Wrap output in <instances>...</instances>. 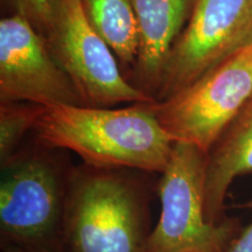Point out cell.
<instances>
[{
    "instance_id": "cell-1",
    "label": "cell",
    "mask_w": 252,
    "mask_h": 252,
    "mask_svg": "<svg viewBox=\"0 0 252 252\" xmlns=\"http://www.w3.org/2000/svg\"><path fill=\"white\" fill-rule=\"evenodd\" d=\"M156 175L125 167L72 166L62 230L65 252H145L153 230Z\"/></svg>"
},
{
    "instance_id": "cell-2",
    "label": "cell",
    "mask_w": 252,
    "mask_h": 252,
    "mask_svg": "<svg viewBox=\"0 0 252 252\" xmlns=\"http://www.w3.org/2000/svg\"><path fill=\"white\" fill-rule=\"evenodd\" d=\"M152 103L119 109L46 106L34 132L42 144L71 151L87 165L161 174L174 140L158 121Z\"/></svg>"
},
{
    "instance_id": "cell-3",
    "label": "cell",
    "mask_w": 252,
    "mask_h": 252,
    "mask_svg": "<svg viewBox=\"0 0 252 252\" xmlns=\"http://www.w3.org/2000/svg\"><path fill=\"white\" fill-rule=\"evenodd\" d=\"M1 166V245L59 250L72 166L36 139Z\"/></svg>"
},
{
    "instance_id": "cell-4",
    "label": "cell",
    "mask_w": 252,
    "mask_h": 252,
    "mask_svg": "<svg viewBox=\"0 0 252 252\" xmlns=\"http://www.w3.org/2000/svg\"><path fill=\"white\" fill-rule=\"evenodd\" d=\"M207 153L176 141L158 181L160 216L145 252H224L241 232L237 219L212 224L204 216Z\"/></svg>"
},
{
    "instance_id": "cell-5",
    "label": "cell",
    "mask_w": 252,
    "mask_h": 252,
    "mask_svg": "<svg viewBox=\"0 0 252 252\" xmlns=\"http://www.w3.org/2000/svg\"><path fill=\"white\" fill-rule=\"evenodd\" d=\"M43 39L86 106L156 102L127 81L111 48L87 18L81 0H49Z\"/></svg>"
},
{
    "instance_id": "cell-6",
    "label": "cell",
    "mask_w": 252,
    "mask_h": 252,
    "mask_svg": "<svg viewBox=\"0 0 252 252\" xmlns=\"http://www.w3.org/2000/svg\"><path fill=\"white\" fill-rule=\"evenodd\" d=\"M252 96V43L228 56L195 83L162 102H153L171 138L208 154Z\"/></svg>"
},
{
    "instance_id": "cell-7",
    "label": "cell",
    "mask_w": 252,
    "mask_h": 252,
    "mask_svg": "<svg viewBox=\"0 0 252 252\" xmlns=\"http://www.w3.org/2000/svg\"><path fill=\"white\" fill-rule=\"evenodd\" d=\"M252 31V0H196L187 26L171 50L156 102L195 83L247 46Z\"/></svg>"
},
{
    "instance_id": "cell-8",
    "label": "cell",
    "mask_w": 252,
    "mask_h": 252,
    "mask_svg": "<svg viewBox=\"0 0 252 252\" xmlns=\"http://www.w3.org/2000/svg\"><path fill=\"white\" fill-rule=\"evenodd\" d=\"M0 102L84 105L46 40L20 15L0 20Z\"/></svg>"
},
{
    "instance_id": "cell-9",
    "label": "cell",
    "mask_w": 252,
    "mask_h": 252,
    "mask_svg": "<svg viewBox=\"0 0 252 252\" xmlns=\"http://www.w3.org/2000/svg\"><path fill=\"white\" fill-rule=\"evenodd\" d=\"M139 49L128 82L156 100L171 50L187 26L196 0H131Z\"/></svg>"
},
{
    "instance_id": "cell-10",
    "label": "cell",
    "mask_w": 252,
    "mask_h": 252,
    "mask_svg": "<svg viewBox=\"0 0 252 252\" xmlns=\"http://www.w3.org/2000/svg\"><path fill=\"white\" fill-rule=\"evenodd\" d=\"M252 173V96L207 154L204 216L212 224L226 219L224 202L230 186Z\"/></svg>"
},
{
    "instance_id": "cell-11",
    "label": "cell",
    "mask_w": 252,
    "mask_h": 252,
    "mask_svg": "<svg viewBox=\"0 0 252 252\" xmlns=\"http://www.w3.org/2000/svg\"><path fill=\"white\" fill-rule=\"evenodd\" d=\"M81 2L90 24L111 48L128 81L139 49L137 19L131 0H81Z\"/></svg>"
},
{
    "instance_id": "cell-12",
    "label": "cell",
    "mask_w": 252,
    "mask_h": 252,
    "mask_svg": "<svg viewBox=\"0 0 252 252\" xmlns=\"http://www.w3.org/2000/svg\"><path fill=\"white\" fill-rule=\"evenodd\" d=\"M45 109L31 102H0V165L23 147L25 137L35 130Z\"/></svg>"
},
{
    "instance_id": "cell-13",
    "label": "cell",
    "mask_w": 252,
    "mask_h": 252,
    "mask_svg": "<svg viewBox=\"0 0 252 252\" xmlns=\"http://www.w3.org/2000/svg\"><path fill=\"white\" fill-rule=\"evenodd\" d=\"M7 15H20L43 37L48 26L49 0H1Z\"/></svg>"
},
{
    "instance_id": "cell-14",
    "label": "cell",
    "mask_w": 252,
    "mask_h": 252,
    "mask_svg": "<svg viewBox=\"0 0 252 252\" xmlns=\"http://www.w3.org/2000/svg\"><path fill=\"white\" fill-rule=\"evenodd\" d=\"M244 207L252 209V201L248 202ZM224 252H252V222L248 228L242 230L236 236Z\"/></svg>"
},
{
    "instance_id": "cell-15",
    "label": "cell",
    "mask_w": 252,
    "mask_h": 252,
    "mask_svg": "<svg viewBox=\"0 0 252 252\" xmlns=\"http://www.w3.org/2000/svg\"><path fill=\"white\" fill-rule=\"evenodd\" d=\"M2 252H61L55 249H43V248H23L17 245H2Z\"/></svg>"
},
{
    "instance_id": "cell-16",
    "label": "cell",
    "mask_w": 252,
    "mask_h": 252,
    "mask_svg": "<svg viewBox=\"0 0 252 252\" xmlns=\"http://www.w3.org/2000/svg\"><path fill=\"white\" fill-rule=\"evenodd\" d=\"M249 43H252V31H251V33H250V36H249V40H248L247 45H249Z\"/></svg>"
}]
</instances>
